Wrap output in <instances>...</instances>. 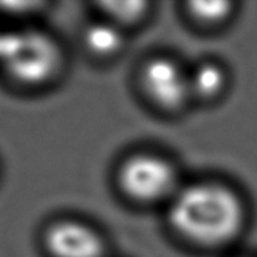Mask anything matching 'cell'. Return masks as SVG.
<instances>
[{
  "instance_id": "1",
  "label": "cell",
  "mask_w": 257,
  "mask_h": 257,
  "mask_svg": "<svg viewBox=\"0 0 257 257\" xmlns=\"http://www.w3.org/2000/svg\"><path fill=\"white\" fill-rule=\"evenodd\" d=\"M169 217L185 238L202 245H217L239 231L243 209L238 196L227 187L198 183L176 192Z\"/></svg>"
},
{
  "instance_id": "2",
  "label": "cell",
  "mask_w": 257,
  "mask_h": 257,
  "mask_svg": "<svg viewBox=\"0 0 257 257\" xmlns=\"http://www.w3.org/2000/svg\"><path fill=\"white\" fill-rule=\"evenodd\" d=\"M61 56L56 42L36 29L3 35L0 69L20 86L35 87L50 80L60 67Z\"/></svg>"
},
{
  "instance_id": "3",
  "label": "cell",
  "mask_w": 257,
  "mask_h": 257,
  "mask_svg": "<svg viewBox=\"0 0 257 257\" xmlns=\"http://www.w3.org/2000/svg\"><path fill=\"white\" fill-rule=\"evenodd\" d=\"M174 170L165 159L150 154L128 158L119 172L122 190L136 201L150 202L170 195L174 188Z\"/></svg>"
},
{
  "instance_id": "4",
  "label": "cell",
  "mask_w": 257,
  "mask_h": 257,
  "mask_svg": "<svg viewBox=\"0 0 257 257\" xmlns=\"http://www.w3.org/2000/svg\"><path fill=\"white\" fill-rule=\"evenodd\" d=\"M43 245L51 257H101L104 245L89 225L75 220H58L43 232Z\"/></svg>"
},
{
  "instance_id": "5",
  "label": "cell",
  "mask_w": 257,
  "mask_h": 257,
  "mask_svg": "<svg viewBox=\"0 0 257 257\" xmlns=\"http://www.w3.org/2000/svg\"><path fill=\"white\" fill-rule=\"evenodd\" d=\"M143 83L152 100L165 108H177L192 93L190 75L168 58L148 62L143 72Z\"/></svg>"
},
{
  "instance_id": "6",
  "label": "cell",
  "mask_w": 257,
  "mask_h": 257,
  "mask_svg": "<svg viewBox=\"0 0 257 257\" xmlns=\"http://www.w3.org/2000/svg\"><path fill=\"white\" fill-rule=\"evenodd\" d=\"M84 39L90 50L101 56L112 54L119 50L123 42L120 31L111 23H100L91 25L84 35Z\"/></svg>"
},
{
  "instance_id": "7",
  "label": "cell",
  "mask_w": 257,
  "mask_h": 257,
  "mask_svg": "<svg viewBox=\"0 0 257 257\" xmlns=\"http://www.w3.org/2000/svg\"><path fill=\"white\" fill-rule=\"evenodd\" d=\"M224 72L216 64H202L190 75L191 91L201 95H213L223 89Z\"/></svg>"
},
{
  "instance_id": "8",
  "label": "cell",
  "mask_w": 257,
  "mask_h": 257,
  "mask_svg": "<svg viewBox=\"0 0 257 257\" xmlns=\"http://www.w3.org/2000/svg\"><path fill=\"white\" fill-rule=\"evenodd\" d=\"M104 6L113 20L133 21L143 14L146 5L141 2H109Z\"/></svg>"
},
{
  "instance_id": "9",
  "label": "cell",
  "mask_w": 257,
  "mask_h": 257,
  "mask_svg": "<svg viewBox=\"0 0 257 257\" xmlns=\"http://www.w3.org/2000/svg\"><path fill=\"white\" fill-rule=\"evenodd\" d=\"M191 9L196 17L201 20L217 21L228 14L229 3L227 2H196L191 5Z\"/></svg>"
},
{
  "instance_id": "10",
  "label": "cell",
  "mask_w": 257,
  "mask_h": 257,
  "mask_svg": "<svg viewBox=\"0 0 257 257\" xmlns=\"http://www.w3.org/2000/svg\"><path fill=\"white\" fill-rule=\"evenodd\" d=\"M2 43H3V35H0V50H2Z\"/></svg>"
}]
</instances>
